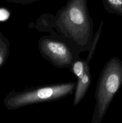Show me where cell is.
I'll return each mask as SVG.
<instances>
[{"label":"cell","instance_id":"cell-1","mask_svg":"<svg viewBox=\"0 0 122 123\" xmlns=\"http://www.w3.org/2000/svg\"><path fill=\"white\" fill-rule=\"evenodd\" d=\"M93 27L86 0H69L55 15L56 32L80 54L90 49Z\"/></svg>","mask_w":122,"mask_h":123},{"label":"cell","instance_id":"cell-2","mask_svg":"<svg viewBox=\"0 0 122 123\" xmlns=\"http://www.w3.org/2000/svg\"><path fill=\"white\" fill-rule=\"evenodd\" d=\"M77 82L29 86L21 91L8 92L3 101L8 110H16L27 106L50 102L67 97L74 92Z\"/></svg>","mask_w":122,"mask_h":123},{"label":"cell","instance_id":"cell-3","mask_svg":"<svg viewBox=\"0 0 122 123\" xmlns=\"http://www.w3.org/2000/svg\"><path fill=\"white\" fill-rule=\"evenodd\" d=\"M122 84V61L118 58L112 57L104 66L97 81L91 123H99L102 120Z\"/></svg>","mask_w":122,"mask_h":123},{"label":"cell","instance_id":"cell-4","mask_svg":"<svg viewBox=\"0 0 122 123\" xmlns=\"http://www.w3.org/2000/svg\"><path fill=\"white\" fill-rule=\"evenodd\" d=\"M38 48L41 55L57 68H69L73 62L80 58V54L54 30L50 35L39 38Z\"/></svg>","mask_w":122,"mask_h":123},{"label":"cell","instance_id":"cell-5","mask_svg":"<svg viewBox=\"0 0 122 123\" xmlns=\"http://www.w3.org/2000/svg\"><path fill=\"white\" fill-rule=\"evenodd\" d=\"M92 83V76L90 71L86 73L81 79H77L76 86L74 91V97L73 105L76 106L86 96Z\"/></svg>","mask_w":122,"mask_h":123},{"label":"cell","instance_id":"cell-6","mask_svg":"<svg viewBox=\"0 0 122 123\" xmlns=\"http://www.w3.org/2000/svg\"><path fill=\"white\" fill-rule=\"evenodd\" d=\"M55 15L52 14H44L38 18L35 27L37 30L50 33L54 30Z\"/></svg>","mask_w":122,"mask_h":123},{"label":"cell","instance_id":"cell-7","mask_svg":"<svg viewBox=\"0 0 122 123\" xmlns=\"http://www.w3.org/2000/svg\"><path fill=\"white\" fill-rule=\"evenodd\" d=\"M69 70L77 78V79H80L84 76L86 72L90 71L89 64L87 63L85 60L80 58L73 62L69 67Z\"/></svg>","mask_w":122,"mask_h":123},{"label":"cell","instance_id":"cell-8","mask_svg":"<svg viewBox=\"0 0 122 123\" xmlns=\"http://www.w3.org/2000/svg\"><path fill=\"white\" fill-rule=\"evenodd\" d=\"M10 43L0 31V69L5 65L10 54Z\"/></svg>","mask_w":122,"mask_h":123},{"label":"cell","instance_id":"cell-9","mask_svg":"<svg viewBox=\"0 0 122 123\" xmlns=\"http://www.w3.org/2000/svg\"><path fill=\"white\" fill-rule=\"evenodd\" d=\"M102 2L108 13L122 16V0H102Z\"/></svg>","mask_w":122,"mask_h":123},{"label":"cell","instance_id":"cell-10","mask_svg":"<svg viewBox=\"0 0 122 123\" xmlns=\"http://www.w3.org/2000/svg\"><path fill=\"white\" fill-rule=\"evenodd\" d=\"M104 21L102 20L101 22V23L100 24V25H99V28H98V30L96 32L95 34H94V37H93V42H92V44L91 46V48L90 50L89 51V54L87 55V58L85 59L86 62H87L88 64H90V62L91 60L93 58V55L94 54V52L96 50V48L97 44H98V42L99 40V38H100V33H101V31H102V28L103 25H104Z\"/></svg>","mask_w":122,"mask_h":123},{"label":"cell","instance_id":"cell-11","mask_svg":"<svg viewBox=\"0 0 122 123\" xmlns=\"http://www.w3.org/2000/svg\"><path fill=\"white\" fill-rule=\"evenodd\" d=\"M10 16V12L6 8H0V22L6 21Z\"/></svg>","mask_w":122,"mask_h":123},{"label":"cell","instance_id":"cell-12","mask_svg":"<svg viewBox=\"0 0 122 123\" xmlns=\"http://www.w3.org/2000/svg\"><path fill=\"white\" fill-rule=\"evenodd\" d=\"M37 1L38 0H7V1L8 2H14V3H19L23 5H28Z\"/></svg>","mask_w":122,"mask_h":123}]
</instances>
